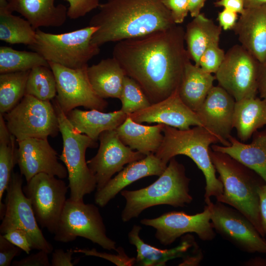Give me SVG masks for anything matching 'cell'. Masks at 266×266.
Here are the masks:
<instances>
[{
    "label": "cell",
    "mask_w": 266,
    "mask_h": 266,
    "mask_svg": "<svg viewBox=\"0 0 266 266\" xmlns=\"http://www.w3.org/2000/svg\"><path fill=\"white\" fill-rule=\"evenodd\" d=\"M163 133L162 143L155 155L166 165L171 158L178 155L189 157L204 176V200L211 197L216 199L220 197L223 193V185L216 177L210 155L211 145L219 143L218 138L201 126L181 130L165 125Z\"/></svg>",
    "instance_id": "277c9868"
},
{
    "label": "cell",
    "mask_w": 266,
    "mask_h": 266,
    "mask_svg": "<svg viewBox=\"0 0 266 266\" xmlns=\"http://www.w3.org/2000/svg\"><path fill=\"white\" fill-rule=\"evenodd\" d=\"M128 116L136 123H157L181 130L189 129L191 126L203 127L197 113L182 101L178 91L167 98Z\"/></svg>",
    "instance_id": "d6986e66"
},
{
    "label": "cell",
    "mask_w": 266,
    "mask_h": 266,
    "mask_svg": "<svg viewBox=\"0 0 266 266\" xmlns=\"http://www.w3.org/2000/svg\"><path fill=\"white\" fill-rule=\"evenodd\" d=\"M77 237L88 239L108 250L117 249L115 242L106 235L99 208L93 204L69 198L66 202L54 239L66 243Z\"/></svg>",
    "instance_id": "9c48e42d"
},
{
    "label": "cell",
    "mask_w": 266,
    "mask_h": 266,
    "mask_svg": "<svg viewBox=\"0 0 266 266\" xmlns=\"http://www.w3.org/2000/svg\"><path fill=\"white\" fill-rule=\"evenodd\" d=\"M49 254L43 250L35 254H32L19 261H14L12 263L14 266H50L51 263L48 259Z\"/></svg>",
    "instance_id": "7bdbcfd3"
},
{
    "label": "cell",
    "mask_w": 266,
    "mask_h": 266,
    "mask_svg": "<svg viewBox=\"0 0 266 266\" xmlns=\"http://www.w3.org/2000/svg\"><path fill=\"white\" fill-rule=\"evenodd\" d=\"M190 179L185 166L173 157L158 179L144 188L122 190L121 195L126 201L121 218L127 222L138 217L145 209L158 205L184 207L192 201L189 192Z\"/></svg>",
    "instance_id": "5b68a950"
},
{
    "label": "cell",
    "mask_w": 266,
    "mask_h": 266,
    "mask_svg": "<svg viewBox=\"0 0 266 266\" xmlns=\"http://www.w3.org/2000/svg\"><path fill=\"white\" fill-rule=\"evenodd\" d=\"M260 63L243 46L236 44L225 53L215 73L218 85L235 100L257 97Z\"/></svg>",
    "instance_id": "7c38bea8"
},
{
    "label": "cell",
    "mask_w": 266,
    "mask_h": 266,
    "mask_svg": "<svg viewBox=\"0 0 266 266\" xmlns=\"http://www.w3.org/2000/svg\"><path fill=\"white\" fill-rule=\"evenodd\" d=\"M15 137L7 127L3 114L0 113V218L5 213V204L2 202L3 194L10 183L13 169L17 164Z\"/></svg>",
    "instance_id": "1f68e13d"
},
{
    "label": "cell",
    "mask_w": 266,
    "mask_h": 266,
    "mask_svg": "<svg viewBox=\"0 0 266 266\" xmlns=\"http://www.w3.org/2000/svg\"><path fill=\"white\" fill-rule=\"evenodd\" d=\"M219 26L225 31L233 30L237 20V13L226 9L219 12L217 18Z\"/></svg>",
    "instance_id": "f6af8a7d"
},
{
    "label": "cell",
    "mask_w": 266,
    "mask_h": 266,
    "mask_svg": "<svg viewBox=\"0 0 266 266\" xmlns=\"http://www.w3.org/2000/svg\"><path fill=\"white\" fill-rule=\"evenodd\" d=\"M225 53L219 47V42L211 44L201 55L199 66L207 72L215 74L223 63Z\"/></svg>",
    "instance_id": "8d00e7d4"
},
{
    "label": "cell",
    "mask_w": 266,
    "mask_h": 266,
    "mask_svg": "<svg viewBox=\"0 0 266 266\" xmlns=\"http://www.w3.org/2000/svg\"><path fill=\"white\" fill-rule=\"evenodd\" d=\"M74 253L72 248L64 251L62 249H56L52 252L51 266H73L72 256Z\"/></svg>",
    "instance_id": "ee69618b"
},
{
    "label": "cell",
    "mask_w": 266,
    "mask_h": 266,
    "mask_svg": "<svg viewBox=\"0 0 266 266\" xmlns=\"http://www.w3.org/2000/svg\"><path fill=\"white\" fill-rule=\"evenodd\" d=\"M48 63L56 80V101L66 115L78 106L100 111L106 108L107 102L96 94L90 84L88 66L72 69Z\"/></svg>",
    "instance_id": "5bb4252c"
},
{
    "label": "cell",
    "mask_w": 266,
    "mask_h": 266,
    "mask_svg": "<svg viewBox=\"0 0 266 266\" xmlns=\"http://www.w3.org/2000/svg\"><path fill=\"white\" fill-rule=\"evenodd\" d=\"M22 250L14 245L3 235H0V266H9L14 257L20 254Z\"/></svg>",
    "instance_id": "b9f144b4"
},
{
    "label": "cell",
    "mask_w": 266,
    "mask_h": 266,
    "mask_svg": "<svg viewBox=\"0 0 266 266\" xmlns=\"http://www.w3.org/2000/svg\"><path fill=\"white\" fill-rule=\"evenodd\" d=\"M210 155L219 179L223 185V194L216 199L237 210L254 225L264 237L260 216L259 190L265 181L254 170L229 155L211 148Z\"/></svg>",
    "instance_id": "3957f363"
},
{
    "label": "cell",
    "mask_w": 266,
    "mask_h": 266,
    "mask_svg": "<svg viewBox=\"0 0 266 266\" xmlns=\"http://www.w3.org/2000/svg\"><path fill=\"white\" fill-rule=\"evenodd\" d=\"M176 24L182 23L189 13L188 0H162Z\"/></svg>",
    "instance_id": "ab89813d"
},
{
    "label": "cell",
    "mask_w": 266,
    "mask_h": 266,
    "mask_svg": "<svg viewBox=\"0 0 266 266\" xmlns=\"http://www.w3.org/2000/svg\"><path fill=\"white\" fill-rule=\"evenodd\" d=\"M215 80V75L188 61L178 89L180 98L186 105L196 112L213 87Z\"/></svg>",
    "instance_id": "83f0119b"
},
{
    "label": "cell",
    "mask_w": 266,
    "mask_h": 266,
    "mask_svg": "<svg viewBox=\"0 0 266 266\" xmlns=\"http://www.w3.org/2000/svg\"><path fill=\"white\" fill-rule=\"evenodd\" d=\"M56 0H7L13 12L20 14L35 29L40 27H58L66 21L67 9Z\"/></svg>",
    "instance_id": "603a6c76"
},
{
    "label": "cell",
    "mask_w": 266,
    "mask_h": 266,
    "mask_svg": "<svg viewBox=\"0 0 266 266\" xmlns=\"http://www.w3.org/2000/svg\"><path fill=\"white\" fill-rule=\"evenodd\" d=\"M4 118L17 142L29 138L54 137L60 132L54 104L29 95H25Z\"/></svg>",
    "instance_id": "ba28073f"
},
{
    "label": "cell",
    "mask_w": 266,
    "mask_h": 266,
    "mask_svg": "<svg viewBox=\"0 0 266 266\" xmlns=\"http://www.w3.org/2000/svg\"><path fill=\"white\" fill-rule=\"evenodd\" d=\"M204 202L217 233L243 252L266 253V239L243 214L220 202L214 203L210 199Z\"/></svg>",
    "instance_id": "4fadbf2b"
},
{
    "label": "cell",
    "mask_w": 266,
    "mask_h": 266,
    "mask_svg": "<svg viewBox=\"0 0 266 266\" xmlns=\"http://www.w3.org/2000/svg\"><path fill=\"white\" fill-rule=\"evenodd\" d=\"M167 166L153 153L128 164L102 188L97 190L96 203L100 207L105 206L127 186L145 177L160 176Z\"/></svg>",
    "instance_id": "ffe728a7"
},
{
    "label": "cell",
    "mask_w": 266,
    "mask_h": 266,
    "mask_svg": "<svg viewBox=\"0 0 266 266\" xmlns=\"http://www.w3.org/2000/svg\"><path fill=\"white\" fill-rule=\"evenodd\" d=\"M206 0H188L189 11L191 16L196 17L200 13Z\"/></svg>",
    "instance_id": "681fc988"
},
{
    "label": "cell",
    "mask_w": 266,
    "mask_h": 266,
    "mask_svg": "<svg viewBox=\"0 0 266 266\" xmlns=\"http://www.w3.org/2000/svg\"><path fill=\"white\" fill-rule=\"evenodd\" d=\"M22 176L21 173H12L6 191L5 213L0 226V234H4L13 228L22 229L28 235L32 249L50 254L53 251V247L40 229L31 202L23 192Z\"/></svg>",
    "instance_id": "8fae6325"
},
{
    "label": "cell",
    "mask_w": 266,
    "mask_h": 266,
    "mask_svg": "<svg viewBox=\"0 0 266 266\" xmlns=\"http://www.w3.org/2000/svg\"><path fill=\"white\" fill-rule=\"evenodd\" d=\"M245 8H252L266 4V0H243Z\"/></svg>",
    "instance_id": "f907efd6"
},
{
    "label": "cell",
    "mask_w": 266,
    "mask_h": 266,
    "mask_svg": "<svg viewBox=\"0 0 266 266\" xmlns=\"http://www.w3.org/2000/svg\"><path fill=\"white\" fill-rule=\"evenodd\" d=\"M26 95L47 101L56 97V78L50 66H37L30 70L26 84Z\"/></svg>",
    "instance_id": "e575fe53"
},
{
    "label": "cell",
    "mask_w": 266,
    "mask_h": 266,
    "mask_svg": "<svg viewBox=\"0 0 266 266\" xmlns=\"http://www.w3.org/2000/svg\"><path fill=\"white\" fill-rule=\"evenodd\" d=\"M69 4L67 17L71 19H76L83 17L88 13L98 7L99 0H65Z\"/></svg>",
    "instance_id": "f35d334b"
},
{
    "label": "cell",
    "mask_w": 266,
    "mask_h": 266,
    "mask_svg": "<svg viewBox=\"0 0 266 266\" xmlns=\"http://www.w3.org/2000/svg\"><path fill=\"white\" fill-rule=\"evenodd\" d=\"M98 27L88 26L62 33L36 30L35 40L29 47L48 62L77 69L86 66L88 62L100 52V46L91 42Z\"/></svg>",
    "instance_id": "8992f818"
},
{
    "label": "cell",
    "mask_w": 266,
    "mask_h": 266,
    "mask_svg": "<svg viewBox=\"0 0 266 266\" xmlns=\"http://www.w3.org/2000/svg\"><path fill=\"white\" fill-rule=\"evenodd\" d=\"M258 92L260 98L266 101V59L259 65Z\"/></svg>",
    "instance_id": "7dc6e473"
},
{
    "label": "cell",
    "mask_w": 266,
    "mask_h": 266,
    "mask_svg": "<svg viewBox=\"0 0 266 266\" xmlns=\"http://www.w3.org/2000/svg\"><path fill=\"white\" fill-rule=\"evenodd\" d=\"M99 140L100 145L97 153L87 161L95 177L97 190L102 188L125 165L146 156L126 145L120 139L116 130L102 132Z\"/></svg>",
    "instance_id": "2e32d148"
},
{
    "label": "cell",
    "mask_w": 266,
    "mask_h": 266,
    "mask_svg": "<svg viewBox=\"0 0 266 266\" xmlns=\"http://www.w3.org/2000/svg\"><path fill=\"white\" fill-rule=\"evenodd\" d=\"M87 74L93 89L99 97L120 99L126 75L115 58L103 59L88 66Z\"/></svg>",
    "instance_id": "484cf974"
},
{
    "label": "cell",
    "mask_w": 266,
    "mask_h": 266,
    "mask_svg": "<svg viewBox=\"0 0 266 266\" xmlns=\"http://www.w3.org/2000/svg\"><path fill=\"white\" fill-rule=\"evenodd\" d=\"M252 140L246 144L231 135L230 145L211 146L215 151L226 153L256 172L266 183V128L256 131Z\"/></svg>",
    "instance_id": "7402d4cb"
},
{
    "label": "cell",
    "mask_w": 266,
    "mask_h": 266,
    "mask_svg": "<svg viewBox=\"0 0 266 266\" xmlns=\"http://www.w3.org/2000/svg\"><path fill=\"white\" fill-rule=\"evenodd\" d=\"M116 251L118 252L117 255L100 252L94 248L91 249L76 248L74 249V253H81L84 254L85 256L101 258L113 263L117 266H130L135 263V259L129 257L122 248H117Z\"/></svg>",
    "instance_id": "74e56055"
},
{
    "label": "cell",
    "mask_w": 266,
    "mask_h": 266,
    "mask_svg": "<svg viewBox=\"0 0 266 266\" xmlns=\"http://www.w3.org/2000/svg\"><path fill=\"white\" fill-rule=\"evenodd\" d=\"M121 110L127 115L142 110L152 103L137 83L126 76L120 98Z\"/></svg>",
    "instance_id": "d590c367"
},
{
    "label": "cell",
    "mask_w": 266,
    "mask_h": 266,
    "mask_svg": "<svg viewBox=\"0 0 266 266\" xmlns=\"http://www.w3.org/2000/svg\"><path fill=\"white\" fill-rule=\"evenodd\" d=\"M54 105L63 142L60 159L67 171L70 199L82 201L85 195L97 188L96 178L88 166L85 154L88 148H96L98 143L87 135L76 132L56 101Z\"/></svg>",
    "instance_id": "52a82bcc"
},
{
    "label": "cell",
    "mask_w": 266,
    "mask_h": 266,
    "mask_svg": "<svg viewBox=\"0 0 266 266\" xmlns=\"http://www.w3.org/2000/svg\"><path fill=\"white\" fill-rule=\"evenodd\" d=\"M258 193L262 226L265 235L266 236V183L260 188Z\"/></svg>",
    "instance_id": "c3c4849f"
},
{
    "label": "cell",
    "mask_w": 266,
    "mask_h": 266,
    "mask_svg": "<svg viewBox=\"0 0 266 266\" xmlns=\"http://www.w3.org/2000/svg\"><path fill=\"white\" fill-rule=\"evenodd\" d=\"M68 188L62 179L45 173L35 175L23 187L37 223L51 233L57 229Z\"/></svg>",
    "instance_id": "30bf717a"
},
{
    "label": "cell",
    "mask_w": 266,
    "mask_h": 266,
    "mask_svg": "<svg viewBox=\"0 0 266 266\" xmlns=\"http://www.w3.org/2000/svg\"><path fill=\"white\" fill-rule=\"evenodd\" d=\"M9 241L19 247L27 254L32 249L30 239L27 233L23 230L13 228L2 234Z\"/></svg>",
    "instance_id": "60d3db41"
},
{
    "label": "cell",
    "mask_w": 266,
    "mask_h": 266,
    "mask_svg": "<svg viewBox=\"0 0 266 266\" xmlns=\"http://www.w3.org/2000/svg\"><path fill=\"white\" fill-rule=\"evenodd\" d=\"M222 28L200 13L186 26L185 41L190 59L199 66L200 58L211 44L219 42Z\"/></svg>",
    "instance_id": "f1b7e54d"
},
{
    "label": "cell",
    "mask_w": 266,
    "mask_h": 266,
    "mask_svg": "<svg viewBox=\"0 0 266 266\" xmlns=\"http://www.w3.org/2000/svg\"><path fill=\"white\" fill-rule=\"evenodd\" d=\"M49 66V63L35 51H19L10 47H0V73L30 70L37 66Z\"/></svg>",
    "instance_id": "836d02e7"
},
{
    "label": "cell",
    "mask_w": 266,
    "mask_h": 266,
    "mask_svg": "<svg viewBox=\"0 0 266 266\" xmlns=\"http://www.w3.org/2000/svg\"><path fill=\"white\" fill-rule=\"evenodd\" d=\"M66 115L76 132L97 141L102 132L116 130L128 115L121 109L105 113L97 109L84 111L75 108Z\"/></svg>",
    "instance_id": "cb8c5ba5"
},
{
    "label": "cell",
    "mask_w": 266,
    "mask_h": 266,
    "mask_svg": "<svg viewBox=\"0 0 266 266\" xmlns=\"http://www.w3.org/2000/svg\"><path fill=\"white\" fill-rule=\"evenodd\" d=\"M266 125V101L257 97L235 101L233 128L242 142Z\"/></svg>",
    "instance_id": "f546056e"
},
{
    "label": "cell",
    "mask_w": 266,
    "mask_h": 266,
    "mask_svg": "<svg viewBox=\"0 0 266 266\" xmlns=\"http://www.w3.org/2000/svg\"><path fill=\"white\" fill-rule=\"evenodd\" d=\"M140 223L155 229V237L165 246L170 245L187 233H195L205 241L212 240L216 235L211 222V212L207 205L202 212L196 214L171 211L155 218L142 219Z\"/></svg>",
    "instance_id": "9a60e30c"
},
{
    "label": "cell",
    "mask_w": 266,
    "mask_h": 266,
    "mask_svg": "<svg viewBox=\"0 0 266 266\" xmlns=\"http://www.w3.org/2000/svg\"><path fill=\"white\" fill-rule=\"evenodd\" d=\"M214 5L240 14L245 9L243 0H218L214 2Z\"/></svg>",
    "instance_id": "bcb514c9"
},
{
    "label": "cell",
    "mask_w": 266,
    "mask_h": 266,
    "mask_svg": "<svg viewBox=\"0 0 266 266\" xmlns=\"http://www.w3.org/2000/svg\"><path fill=\"white\" fill-rule=\"evenodd\" d=\"M141 230L140 226L134 225L128 233L130 243L136 247L135 263L139 266H166L169 260L185 257L189 249L196 243L193 237L189 235L183 237L181 243L173 248L161 249L146 243L139 236Z\"/></svg>",
    "instance_id": "4316f807"
},
{
    "label": "cell",
    "mask_w": 266,
    "mask_h": 266,
    "mask_svg": "<svg viewBox=\"0 0 266 266\" xmlns=\"http://www.w3.org/2000/svg\"><path fill=\"white\" fill-rule=\"evenodd\" d=\"M240 45L260 63L266 59V4L245 8L233 29Z\"/></svg>",
    "instance_id": "44dd1931"
},
{
    "label": "cell",
    "mask_w": 266,
    "mask_h": 266,
    "mask_svg": "<svg viewBox=\"0 0 266 266\" xmlns=\"http://www.w3.org/2000/svg\"><path fill=\"white\" fill-rule=\"evenodd\" d=\"M17 161L20 173L29 181L45 173L60 179L68 176L65 166L58 161L57 153L47 138H29L18 141Z\"/></svg>",
    "instance_id": "e0dca14e"
},
{
    "label": "cell",
    "mask_w": 266,
    "mask_h": 266,
    "mask_svg": "<svg viewBox=\"0 0 266 266\" xmlns=\"http://www.w3.org/2000/svg\"><path fill=\"white\" fill-rule=\"evenodd\" d=\"M99 7L89 26L98 27L91 42L100 47L164 30L176 24L162 0H108Z\"/></svg>",
    "instance_id": "7a4b0ae2"
},
{
    "label": "cell",
    "mask_w": 266,
    "mask_h": 266,
    "mask_svg": "<svg viewBox=\"0 0 266 266\" xmlns=\"http://www.w3.org/2000/svg\"><path fill=\"white\" fill-rule=\"evenodd\" d=\"M235 99L220 86H213L196 112L204 128L223 146H229L233 128Z\"/></svg>",
    "instance_id": "ac0fdd59"
},
{
    "label": "cell",
    "mask_w": 266,
    "mask_h": 266,
    "mask_svg": "<svg viewBox=\"0 0 266 266\" xmlns=\"http://www.w3.org/2000/svg\"><path fill=\"white\" fill-rule=\"evenodd\" d=\"M185 42L184 29L175 24L117 42L112 57L155 103L178 91L186 64L191 60Z\"/></svg>",
    "instance_id": "6da1fadb"
},
{
    "label": "cell",
    "mask_w": 266,
    "mask_h": 266,
    "mask_svg": "<svg viewBox=\"0 0 266 266\" xmlns=\"http://www.w3.org/2000/svg\"><path fill=\"white\" fill-rule=\"evenodd\" d=\"M30 70L0 73V113L13 108L26 95Z\"/></svg>",
    "instance_id": "d6a6232c"
},
{
    "label": "cell",
    "mask_w": 266,
    "mask_h": 266,
    "mask_svg": "<svg viewBox=\"0 0 266 266\" xmlns=\"http://www.w3.org/2000/svg\"><path fill=\"white\" fill-rule=\"evenodd\" d=\"M164 124L154 126L141 124L128 117L116 131L121 140L132 150L145 155L155 154L161 145Z\"/></svg>",
    "instance_id": "d4e9b609"
},
{
    "label": "cell",
    "mask_w": 266,
    "mask_h": 266,
    "mask_svg": "<svg viewBox=\"0 0 266 266\" xmlns=\"http://www.w3.org/2000/svg\"><path fill=\"white\" fill-rule=\"evenodd\" d=\"M12 13L7 0H0V40L10 44L33 45L36 30L26 19Z\"/></svg>",
    "instance_id": "4dcf8cb0"
}]
</instances>
